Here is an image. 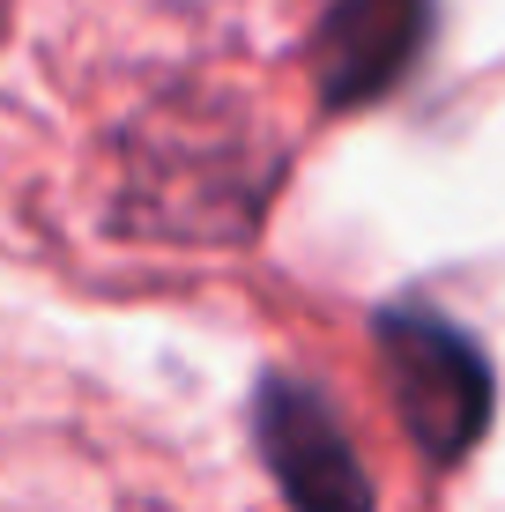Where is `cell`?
Here are the masks:
<instances>
[{
  "instance_id": "obj_3",
  "label": "cell",
  "mask_w": 505,
  "mask_h": 512,
  "mask_svg": "<svg viewBox=\"0 0 505 512\" xmlns=\"http://www.w3.org/2000/svg\"><path fill=\"white\" fill-rule=\"evenodd\" d=\"M431 0H335L312 30V82H320L327 112H357V104L387 97L409 75L416 45H424Z\"/></svg>"
},
{
  "instance_id": "obj_2",
  "label": "cell",
  "mask_w": 505,
  "mask_h": 512,
  "mask_svg": "<svg viewBox=\"0 0 505 512\" xmlns=\"http://www.w3.org/2000/svg\"><path fill=\"white\" fill-rule=\"evenodd\" d=\"M253 438L290 512H372V475H364L350 431L305 379H260Z\"/></svg>"
},
{
  "instance_id": "obj_1",
  "label": "cell",
  "mask_w": 505,
  "mask_h": 512,
  "mask_svg": "<svg viewBox=\"0 0 505 512\" xmlns=\"http://www.w3.org/2000/svg\"><path fill=\"white\" fill-rule=\"evenodd\" d=\"M379 372L402 409L409 438L424 461H461L483 431H491V364L454 320L424 305H387L379 312Z\"/></svg>"
}]
</instances>
